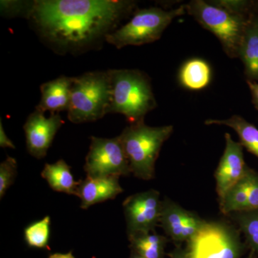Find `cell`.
<instances>
[{
  "instance_id": "20",
  "label": "cell",
  "mask_w": 258,
  "mask_h": 258,
  "mask_svg": "<svg viewBox=\"0 0 258 258\" xmlns=\"http://www.w3.org/2000/svg\"><path fill=\"white\" fill-rule=\"evenodd\" d=\"M229 216L238 225L243 233L245 244L250 254L258 257V210L234 212Z\"/></svg>"
},
{
  "instance_id": "19",
  "label": "cell",
  "mask_w": 258,
  "mask_h": 258,
  "mask_svg": "<svg viewBox=\"0 0 258 258\" xmlns=\"http://www.w3.org/2000/svg\"><path fill=\"white\" fill-rule=\"evenodd\" d=\"M132 251L144 258H164L167 239L155 232L128 237Z\"/></svg>"
},
{
  "instance_id": "11",
  "label": "cell",
  "mask_w": 258,
  "mask_h": 258,
  "mask_svg": "<svg viewBox=\"0 0 258 258\" xmlns=\"http://www.w3.org/2000/svg\"><path fill=\"white\" fill-rule=\"evenodd\" d=\"M206 222L169 199L162 200L159 224L174 242H189Z\"/></svg>"
},
{
  "instance_id": "29",
  "label": "cell",
  "mask_w": 258,
  "mask_h": 258,
  "mask_svg": "<svg viewBox=\"0 0 258 258\" xmlns=\"http://www.w3.org/2000/svg\"><path fill=\"white\" fill-rule=\"evenodd\" d=\"M253 13L258 15V1H253Z\"/></svg>"
},
{
  "instance_id": "18",
  "label": "cell",
  "mask_w": 258,
  "mask_h": 258,
  "mask_svg": "<svg viewBox=\"0 0 258 258\" xmlns=\"http://www.w3.org/2000/svg\"><path fill=\"white\" fill-rule=\"evenodd\" d=\"M205 125H226L233 129L238 135L242 147L258 158V128L243 117L233 115L226 119L210 118L205 120Z\"/></svg>"
},
{
  "instance_id": "6",
  "label": "cell",
  "mask_w": 258,
  "mask_h": 258,
  "mask_svg": "<svg viewBox=\"0 0 258 258\" xmlns=\"http://www.w3.org/2000/svg\"><path fill=\"white\" fill-rule=\"evenodd\" d=\"M186 12L203 28L217 37L226 55L237 58L247 17L231 13L205 0H192L185 4Z\"/></svg>"
},
{
  "instance_id": "14",
  "label": "cell",
  "mask_w": 258,
  "mask_h": 258,
  "mask_svg": "<svg viewBox=\"0 0 258 258\" xmlns=\"http://www.w3.org/2000/svg\"><path fill=\"white\" fill-rule=\"evenodd\" d=\"M74 77L60 76L57 79L43 83L40 86L41 99L36 106L37 111L45 113L68 111L71 103Z\"/></svg>"
},
{
  "instance_id": "30",
  "label": "cell",
  "mask_w": 258,
  "mask_h": 258,
  "mask_svg": "<svg viewBox=\"0 0 258 258\" xmlns=\"http://www.w3.org/2000/svg\"><path fill=\"white\" fill-rule=\"evenodd\" d=\"M130 258H144L141 256L140 254H137V252H134V251H132V253H131Z\"/></svg>"
},
{
  "instance_id": "25",
  "label": "cell",
  "mask_w": 258,
  "mask_h": 258,
  "mask_svg": "<svg viewBox=\"0 0 258 258\" xmlns=\"http://www.w3.org/2000/svg\"><path fill=\"white\" fill-rule=\"evenodd\" d=\"M0 147L2 148H10V149H15V144L9 139L6 133H5L4 127H3L2 119L0 120Z\"/></svg>"
},
{
  "instance_id": "23",
  "label": "cell",
  "mask_w": 258,
  "mask_h": 258,
  "mask_svg": "<svg viewBox=\"0 0 258 258\" xmlns=\"http://www.w3.org/2000/svg\"><path fill=\"white\" fill-rule=\"evenodd\" d=\"M210 3L233 14L248 17L253 13V1L249 0H210Z\"/></svg>"
},
{
  "instance_id": "5",
  "label": "cell",
  "mask_w": 258,
  "mask_h": 258,
  "mask_svg": "<svg viewBox=\"0 0 258 258\" xmlns=\"http://www.w3.org/2000/svg\"><path fill=\"white\" fill-rule=\"evenodd\" d=\"M185 13V4L172 10L159 8L136 10L128 23L110 33L106 41L118 49L152 43L160 39L174 19Z\"/></svg>"
},
{
  "instance_id": "16",
  "label": "cell",
  "mask_w": 258,
  "mask_h": 258,
  "mask_svg": "<svg viewBox=\"0 0 258 258\" xmlns=\"http://www.w3.org/2000/svg\"><path fill=\"white\" fill-rule=\"evenodd\" d=\"M41 176L54 191L76 196L79 181H75L71 166L63 159H60L54 164H45Z\"/></svg>"
},
{
  "instance_id": "10",
  "label": "cell",
  "mask_w": 258,
  "mask_h": 258,
  "mask_svg": "<svg viewBox=\"0 0 258 258\" xmlns=\"http://www.w3.org/2000/svg\"><path fill=\"white\" fill-rule=\"evenodd\" d=\"M63 124L59 113H52L49 117L37 110L30 113L24 125L29 154L38 159L45 157L57 131Z\"/></svg>"
},
{
  "instance_id": "4",
  "label": "cell",
  "mask_w": 258,
  "mask_h": 258,
  "mask_svg": "<svg viewBox=\"0 0 258 258\" xmlns=\"http://www.w3.org/2000/svg\"><path fill=\"white\" fill-rule=\"evenodd\" d=\"M111 101L108 71L88 72L74 77L68 118L76 124L96 121L109 113Z\"/></svg>"
},
{
  "instance_id": "7",
  "label": "cell",
  "mask_w": 258,
  "mask_h": 258,
  "mask_svg": "<svg viewBox=\"0 0 258 258\" xmlns=\"http://www.w3.org/2000/svg\"><path fill=\"white\" fill-rule=\"evenodd\" d=\"M240 230L225 222H205L188 242L191 258H242L247 249Z\"/></svg>"
},
{
  "instance_id": "9",
  "label": "cell",
  "mask_w": 258,
  "mask_h": 258,
  "mask_svg": "<svg viewBox=\"0 0 258 258\" xmlns=\"http://www.w3.org/2000/svg\"><path fill=\"white\" fill-rule=\"evenodd\" d=\"M160 193L155 189L135 194L123 202L128 237L155 232L160 221Z\"/></svg>"
},
{
  "instance_id": "28",
  "label": "cell",
  "mask_w": 258,
  "mask_h": 258,
  "mask_svg": "<svg viewBox=\"0 0 258 258\" xmlns=\"http://www.w3.org/2000/svg\"><path fill=\"white\" fill-rule=\"evenodd\" d=\"M48 258H75L72 252H70L69 253H54L50 254Z\"/></svg>"
},
{
  "instance_id": "27",
  "label": "cell",
  "mask_w": 258,
  "mask_h": 258,
  "mask_svg": "<svg viewBox=\"0 0 258 258\" xmlns=\"http://www.w3.org/2000/svg\"><path fill=\"white\" fill-rule=\"evenodd\" d=\"M170 258H191L187 248L183 249L177 247L171 252Z\"/></svg>"
},
{
  "instance_id": "22",
  "label": "cell",
  "mask_w": 258,
  "mask_h": 258,
  "mask_svg": "<svg viewBox=\"0 0 258 258\" xmlns=\"http://www.w3.org/2000/svg\"><path fill=\"white\" fill-rule=\"evenodd\" d=\"M18 172V163L15 158L8 156L0 164V198L3 199L14 183Z\"/></svg>"
},
{
  "instance_id": "17",
  "label": "cell",
  "mask_w": 258,
  "mask_h": 258,
  "mask_svg": "<svg viewBox=\"0 0 258 258\" xmlns=\"http://www.w3.org/2000/svg\"><path fill=\"white\" fill-rule=\"evenodd\" d=\"M212 71L208 62L200 58L186 61L180 69L179 82L190 91H200L210 84Z\"/></svg>"
},
{
  "instance_id": "12",
  "label": "cell",
  "mask_w": 258,
  "mask_h": 258,
  "mask_svg": "<svg viewBox=\"0 0 258 258\" xmlns=\"http://www.w3.org/2000/svg\"><path fill=\"white\" fill-rule=\"evenodd\" d=\"M225 151L215 174L220 200L243 177L248 168L244 162L243 147L240 142L233 140L229 133H225Z\"/></svg>"
},
{
  "instance_id": "26",
  "label": "cell",
  "mask_w": 258,
  "mask_h": 258,
  "mask_svg": "<svg viewBox=\"0 0 258 258\" xmlns=\"http://www.w3.org/2000/svg\"><path fill=\"white\" fill-rule=\"evenodd\" d=\"M247 83L250 91L252 104L258 111V83L247 81Z\"/></svg>"
},
{
  "instance_id": "8",
  "label": "cell",
  "mask_w": 258,
  "mask_h": 258,
  "mask_svg": "<svg viewBox=\"0 0 258 258\" xmlns=\"http://www.w3.org/2000/svg\"><path fill=\"white\" fill-rule=\"evenodd\" d=\"M84 170L90 177L127 176L130 164L119 137L113 139L91 137Z\"/></svg>"
},
{
  "instance_id": "31",
  "label": "cell",
  "mask_w": 258,
  "mask_h": 258,
  "mask_svg": "<svg viewBox=\"0 0 258 258\" xmlns=\"http://www.w3.org/2000/svg\"><path fill=\"white\" fill-rule=\"evenodd\" d=\"M242 258H257V257H255V256L252 255V254L249 253V255L247 256V257H242Z\"/></svg>"
},
{
  "instance_id": "13",
  "label": "cell",
  "mask_w": 258,
  "mask_h": 258,
  "mask_svg": "<svg viewBox=\"0 0 258 258\" xmlns=\"http://www.w3.org/2000/svg\"><path fill=\"white\" fill-rule=\"evenodd\" d=\"M118 176L90 177L80 180L76 196L81 199V208L86 210L96 204L114 200L123 192Z\"/></svg>"
},
{
  "instance_id": "24",
  "label": "cell",
  "mask_w": 258,
  "mask_h": 258,
  "mask_svg": "<svg viewBox=\"0 0 258 258\" xmlns=\"http://www.w3.org/2000/svg\"><path fill=\"white\" fill-rule=\"evenodd\" d=\"M32 2L1 1V13L8 16H18L25 15L29 16Z\"/></svg>"
},
{
  "instance_id": "2",
  "label": "cell",
  "mask_w": 258,
  "mask_h": 258,
  "mask_svg": "<svg viewBox=\"0 0 258 258\" xmlns=\"http://www.w3.org/2000/svg\"><path fill=\"white\" fill-rule=\"evenodd\" d=\"M111 101L109 113L124 115L129 124L143 121L157 106L149 77L132 69L110 70Z\"/></svg>"
},
{
  "instance_id": "15",
  "label": "cell",
  "mask_w": 258,
  "mask_h": 258,
  "mask_svg": "<svg viewBox=\"0 0 258 258\" xmlns=\"http://www.w3.org/2000/svg\"><path fill=\"white\" fill-rule=\"evenodd\" d=\"M246 80L258 83V15L252 13L246 25L239 51Z\"/></svg>"
},
{
  "instance_id": "1",
  "label": "cell",
  "mask_w": 258,
  "mask_h": 258,
  "mask_svg": "<svg viewBox=\"0 0 258 258\" xmlns=\"http://www.w3.org/2000/svg\"><path fill=\"white\" fill-rule=\"evenodd\" d=\"M137 3L132 0H35L28 19L59 52H78L106 40Z\"/></svg>"
},
{
  "instance_id": "21",
  "label": "cell",
  "mask_w": 258,
  "mask_h": 258,
  "mask_svg": "<svg viewBox=\"0 0 258 258\" xmlns=\"http://www.w3.org/2000/svg\"><path fill=\"white\" fill-rule=\"evenodd\" d=\"M50 234V217L46 216L25 229V240L29 247L47 248Z\"/></svg>"
},
{
  "instance_id": "3",
  "label": "cell",
  "mask_w": 258,
  "mask_h": 258,
  "mask_svg": "<svg viewBox=\"0 0 258 258\" xmlns=\"http://www.w3.org/2000/svg\"><path fill=\"white\" fill-rule=\"evenodd\" d=\"M172 125L152 127L143 121L129 124L119 137L136 177L151 180L155 176V164L163 144L171 137Z\"/></svg>"
}]
</instances>
